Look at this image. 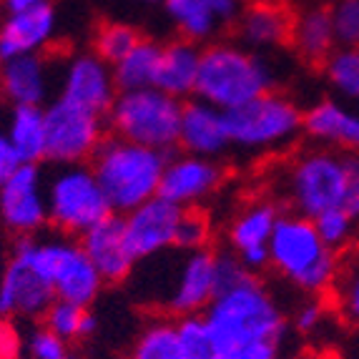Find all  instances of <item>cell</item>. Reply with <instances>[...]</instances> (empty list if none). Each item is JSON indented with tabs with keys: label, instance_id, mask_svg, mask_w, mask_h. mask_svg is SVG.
<instances>
[{
	"label": "cell",
	"instance_id": "12",
	"mask_svg": "<svg viewBox=\"0 0 359 359\" xmlns=\"http://www.w3.org/2000/svg\"><path fill=\"white\" fill-rule=\"evenodd\" d=\"M0 219L15 236H36L48 226L46 181L38 163H20L0 184Z\"/></svg>",
	"mask_w": 359,
	"mask_h": 359
},
{
	"label": "cell",
	"instance_id": "17",
	"mask_svg": "<svg viewBox=\"0 0 359 359\" xmlns=\"http://www.w3.org/2000/svg\"><path fill=\"white\" fill-rule=\"evenodd\" d=\"M78 244L101 274L103 284L126 282L136 266V257L128 249L121 214H111L96 226H90L88 231L78 236Z\"/></svg>",
	"mask_w": 359,
	"mask_h": 359
},
{
	"label": "cell",
	"instance_id": "36",
	"mask_svg": "<svg viewBox=\"0 0 359 359\" xmlns=\"http://www.w3.org/2000/svg\"><path fill=\"white\" fill-rule=\"evenodd\" d=\"M211 236V222L198 206L181 211L179 226H176V241L174 249L181 252H196V249H206Z\"/></svg>",
	"mask_w": 359,
	"mask_h": 359
},
{
	"label": "cell",
	"instance_id": "26",
	"mask_svg": "<svg viewBox=\"0 0 359 359\" xmlns=\"http://www.w3.org/2000/svg\"><path fill=\"white\" fill-rule=\"evenodd\" d=\"M289 46L297 50L302 60L311 66H324L337 50L332 13L327 8H309V11L294 15L292 30H289Z\"/></svg>",
	"mask_w": 359,
	"mask_h": 359
},
{
	"label": "cell",
	"instance_id": "3",
	"mask_svg": "<svg viewBox=\"0 0 359 359\" xmlns=\"http://www.w3.org/2000/svg\"><path fill=\"white\" fill-rule=\"evenodd\" d=\"M269 90H274V71L259 53L229 41H214L201 48L194 90L198 101L211 103L226 114Z\"/></svg>",
	"mask_w": 359,
	"mask_h": 359
},
{
	"label": "cell",
	"instance_id": "9",
	"mask_svg": "<svg viewBox=\"0 0 359 359\" xmlns=\"http://www.w3.org/2000/svg\"><path fill=\"white\" fill-rule=\"evenodd\" d=\"M33 259L53 287L55 299L88 309L98 299L103 279L73 236L58 233L50 239L33 236Z\"/></svg>",
	"mask_w": 359,
	"mask_h": 359
},
{
	"label": "cell",
	"instance_id": "31",
	"mask_svg": "<svg viewBox=\"0 0 359 359\" xmlns=\"http://www.w3.org/2000/svg\"><path fill=\"white\" fill-rule=\"evenodd\" d=\"M43 324L66 341L86 339V337L93 334L98 327L96 317L90 314V309L71 304V302H60V299H55L53 304L48 306V311L43 314Z\"/></svg>",
	"mask_w": 359,
	"mask_h": 359
},
{
	"label": "cell",
	"instance_id": "38",
	"mask_svg": "<svg viewBox=\"0 0 359 359\" xmlns=\"http://www.w3.org/2000/svg\"><path fill=\"white\" fill-rule=\"evenodd\" d=\"M25 349H28L30 359H66L68 357V341L60 339L55 332H50L46 324L30 330L28 339H25Z\"/></svg>",
	"mask_w": 359,
	"mask_h": 359
},
{
	"label": "cell",
	"instance_id": "34",
	"mask_svg": "<svg viewBox=\"0 0 359 359\" xmlns=\"http://www.w3.org/2000/svg\"><path fill=\"white\" fill-rule=\"evenodd\" d=\"M314 222V229H317L319 239L330 246L332 252H341L347 249L349 244L357 241V231H359V222H354L352 216L347 214L344 209H332L319 214Z\"/></svg>",
	"mask_w": 359,
	"mask_h": 359
},
{
	"label": "cell",
	"instance_id": "10",
	"mask_svg": "<svg viewBox=\"0 0 359 359\" xmlns=\"http://www.w3.org/2000/svg\"><path fill=\"white\" fill-rule=\"evenodd\" d=\"M53 302V287L33 259V236H18L0 274V317L43 319Z\"/></svg>",
	"mask_w": 359,
	"mask_h": 359
},
{
	"label": "cell",
	"instance_id": "30",
	"mask_svg": "<svg viewBox=\"0 0 359 359\" xmlns=\"http://www.w3.org/2000/svg\"><path fill=\"white\" fill-rule=\"evenodd\" d=\"M131 359H184L176 322L156 319V322L146 324L133 341Z\"/></svg>",
	"mask_w": 359,
	"mask_h": 359
},
{
	"label": "cell",
	"instance_id": "14",
	"mask_svg": "<svg viewBox=\"0 0 359 359\" xmlns=\"http://www.w3.org/2000/svg\"><path fill=\"white\" fill-rule=\"evenodd\" d=\"M181 211H184L181 206L171 204L161 196H154L128 214H121L128 249L136 257V262L174 249Z\"/></svg>",
	"mask_w": 359,
	"mask_h": 359
},
{
	"label": "cell",
	"instance_id": "22",
	"mask_svg": "<svg viewBox=\"0 0 359 359\" xmlns=\"http://www.w3.org/2000/svg\"><path fill=\"white\" fill-rule=\"evenodd\" d=\"M294 15L276 0H254L249 6H241V13L233 30L239 38V46L262 53V50L279 48L289 43Z\"/></svg>",
	"mask_w": 359,
	"mask_h": 359
},
{
	"label": "cell",
	"instance_id": "6",
	"mask_svg": "<svg viewBox=\"0 0 359 359\" xmlns=\"http://www.w3.org/2000/svg\"><path fill=\"white\" fill-rule=\"evenodd\" d=\"M284 194L289 209L306 219L341 209L347 198V151L330 146L302 151L287 168Z\"/></svg>",
	"mask_w": 359,
	"mask_h": 359
},
{
	"label": "cell",
	"instance_id": "40",
	"mask_svg": "<svg viewBox=\"0 0 359 359\" xmlns=\"http://www.w3.org/2000/svg\"><path fill=\"white\" fill-rule=\"evenodd\" d=\"M341 209L352 216L354 222H359V154H349L347 151V198Z\"/></svg>",
	"mask_w": 359,
	"mask_h": 359
},
{
	"label": "cell",
	"instance_id": "23",
	"mask_svg": "<svg viewBox=\"0 0 359 359\" xmlns=\"http://www.w3.org/2000/svg\"><path fill=\"white\" fill-rule=\"evenodd\" d=\"M0 93L13 106H43L50 93V66L43 53L0 63Z\"/></svg>",
	"mask_w": 359,
	"mask_h": 359
},
{
	"label": "cell",
	"instance_id": "44",
	"mask_svg": "<svg viewBox=\"0 0 359 359\" xmlns=\"http://www.w3.org/2000/svg\"><path fill=\"white\" fill-rule=\"evenodd\" d=\"M144 3H158V0H144Z\"/></svg>",
	"mask_w": 359,
	"mask_h": 359
},
{
	"label": "cell",
	"instance_id": "32",
	"mask_svg": "<svg viewBox=\"0 0 359 359\" xmlns=\"http://www.w3.org/2000/svg\"><path fill=\"white\" fill-rule=\"evenodd\" d=\"M141 38L144 36L128 23H101L93 36V53L108 66H114L136 48Z\"/></svg>",
	"mask_w": 359,
	"mask_h": 359
},
{
	"label": "cell",
	"instance_id": "5",
	"mask_svg": "<svg viewBox=\"0 0 359 359\" xmlns=\"http://www.w3.org/2000/svg\"><path fill=\"white\" fill-rule=\"evenodd\" d=\"M181 111L184 101L158 88L123 90L106 114V123L111 136L171 154L179 146Z\"/></svg>",
	"mask_w": 359,
	"mask_h": 359
},
{
	"label": "cell",
	"instance_id": "25",
	"mask_svg": "<svg viewBox=\"0 0 359 359\" xmlns=\"http://www.w3.org/2000/svg\"><path fill=\"white\" fill-rule=\"evenodd\" d=\"M198 66H201V46L184 41V38L166 43L161 46V60H158L154 88L163 90L179 101H186L196 90Z\"/></svg>",
	"mask_w": 359,
	"mask_h": 359
},
{
	"label": "cell",
	"instance_id": "15",
	"mask_svg": "<svg viewBox=\"0 0 359 359\" xmlns=\"http://www.w3.org/2000/svg\"><path fill=\"white\" fill-rule=\"evenodd\" d=\"M222 184L224 168L216 158L191 154L168 156L161 184H158V196L181 209H191L209 198Z\"/></svg>",
	"mask_w": 359,
	"mask_h": 359
},
{
	"label": "cell",
	"instance_id": "37",
	"mask_svg": "<svg viewBox=\"0 0 359 359\" xmlns=\"http://www.w3.org/2000/svg\"><path fill=\"white\" fill-rule=\"evenodd\" d=\"M330 13L332 25H334L337 48L359 46V0H339Z\"/></svg>",
	"mask_w": 359,
	"mask_h": 359
},
{
	"label": "cell",
	"instance_id": "19",
	"mask_svg": "<svg viewBox=\"0 0 359 359\" xmlns=\"http://www.w3.org/2000/svg\"><path fill=\"white\" fill-rule=\"evenodd\" d=\"M166 11L179 36L201 46L226 28H233L241 13V0H166Z\"/></svg>",
	"mask_w": 359,
	"mask_h": 359
},
{
	"label": "cell",
	"instance_id": "29",
	"mask_svg": "<svg viewBox=\"0 0 359 359\" xmlns=\"http://www.w3.org/2000/svg\"><path fill=\"white\" fill-rule=\"evenodd\" d=\"M158 60H161V43L141 38L131 53L123 55L118 63L111 66L118 93H123V90L154 88L156 73H158Z\"/></svg>",
	"mask_w": 359,
	"mask_h": 359
},
{
	"label": "cell",
	"instance_id": "18",
	"mask_svg": "<svg viewBox=\"0 0 359 359\" xmlns=\"http://www.w3.org/2000/svg\"><path fill=\"white\" fill-rule=\"evenodd\" d=\"M216 294V254L211 249L184 252V262L174 279L171 294L166 297V309L179 317L204 314Z\"/></svg>",
	"mask_w": 359,
	"mask_h": 359
},
{
	"label": "cell",
	"instance_id": "13",
	"mask_svg": "<svg viewBox=\"0 0 359 359\" xmlns=\"http://www.w3.org/2000/svg\"><path fill=\"white\" fill-rule=\"evenodd\" d=\"M116 96H118V88H116L114 71L93 50L73 55L66 63L63 76H60L58 98L106 118Z\"/></svg>",
	"mask_w": 359,
	"mask_h": 359
},
{
	"label": "cell",
	"instance_id": "11",
	"mask_svg": "<svg viewBox=\"0 0 359 359\" xmlns=\"http://www.w3.org/2000/svg\"><path fill=\"white\" fill-rule=\"evenodd\" d=\"M103 138L106 128L101 116L63 98L46 108V158L55 166L88 163Z\"/></svg>",
	"mask_w": 359,
	"mask_h": 359
},
{
	"label": "cell",
	"instance_id": "45",
	"mask_svg": "<svg viewBox=\"0 0 359 359\" xmlns=\"http://www.w3.org/2000/svg\"><path fill=\"white\" fill-rule=\"evenodd\" d=\"M66 359H78V357H71V354H68V357Z\"/></svg>",
	"mask_w": 359,
	"mask_h": 359
},
{
	"label": "cell",
	"instance_id": "1",
	"mask_svg": "<svg viewBox=\"0 0 359 359\" xmlns=\"http://www.w3.org/2000/svg\"><path fill=\"white\" fill-rule=\"evenodd\" d=\"M201 317L219 359H279L287 322L257 274L216 289Z\"/></svg>",
	"mask_w": 359,
	"mask_h": 359
},
{
	"label": "cell",
	"instance_id": "28",
	"mask_svg": "<svg viewBox=\"0 0 359 359\" xmlns=\"http://www.w3.org/2000/svg\"><path fill=\"white\" fill-rule=\"evenodd\" d=\"M6 136L20 163H41L46 158V108L13 106Z\"/></svg>",
	"mask_w": 359,
	"mask_h": 359
},
{
	"label": "cell",
	"instance_id": "7",
	"mask_svg": "<svg viewBox=\"0 0 359 359\" xmlns=\"http://www.w3.org/2000/svg\"><path fill=\"white\" fill-rule=\"evenodd\" d=\"M46 206L50 226L76 239L114 214L90 163H68L55 168L46 181Z\"/></svg>",
	"mask_w": 359,
	"mask_h": 359
},
{
	"label": "cell",
	"instance_id": "42",
	"mask_svg": "<svg viewBox=\"0 0 359 359\" xmlns=\"http://www.w3.org/2000/svg\"><path fill=\"white\" fill-rule=\"evenodd\" d=\"M18 166H20L18 156H15V151H13L8 136L0 131V184H3V181H6Z\"/></svg>",
	"mask_w": 359,
	"mask_h": 359
},
{
	"label": "cell",
	"instance_id": "2",
	"mask_svg": "<svg viewBox=\"0 0 359 359\" xmlns=\"http://www.w3.org/2000/svg\"><path fill=\"white\" fill-rule=\"evenodd\" d=\"M168 156L171 154L146 149L118 136H106L88 163L106 194L111 211L128 214L144 201L158 196Z\"/></svg>",
	"mask_w": 359,
	"mask_h": 359
},
{
	"label": "cell",
	"instance_id": "27",
	"mask_svg": "<svg viewBox=\"0 0 359 359\" xmlns=\"http://www.w3.org/2000/svg\"><path fill=\"white\" fill-rule=\"evenodd\" d=\"M324 302L347 327L359 330V239L337 252L334 271L330 287L324 292Z\"/></svg>",
	"mask_w": 359,
	"mask_h": 359
},
{
	"label": "cell",
	"instance_id": "8",
	"mask_svg": "<svg viewBox=\"0 0 359 359\" xmlns=\"http://www.w3.org/2000/svg\"><path fill=\"white\" fill-rule=\"evenodd\" d=\"M304 114L289 96L269 90L246 101L244 106L226 111L229 141L236 149L264 151L289 144L302 131Z\"/></svg>",
	"mask_w": 359,
	"mask_h": 359
},
{
	"label": "cell",
	"instance_id": "21",
	"mask_svg": "<svg viewBox=\"0 0 359 359\" xmlns=\"http://www.w3.org/2000/svg\"><path fill=\"white\" fill-rule=\"evenodd\" d=\"M55 25L58 20L50 3L30 11L8 13V18L0 23V63L20 55L43 53L53 43Z\"/></svg>",
	"mask_w": 359,
	"mask_h": 359
},
{
	"label": "cell",
	"instance_id": "16",
	"mask_svg": "<svg viewBox=\"0 0 359 359\" xmlns=\"http://www.w3.org/2000/svg\"><path fill=\"white\" fill-rule=\"evenodd\" d=\"M282 209L274 201H254L233 216L229 226L231 254L252 274L269 269V239Z\"/></svg>",
	"mask_w": 359,
	"mask_h": 359
},
{
	"label": "cell",
	"instance_id": "35",
	"mask_svg": "<svg viewBox=\"0 0 359 359\" xmlns=\"http://www.w3.org/2000/svg\"><path fill=\"white\" fill-rule=\"evenodd\" d=\"M176 332H179L181 352L184 359H219L216 357L214 341L206 330V322L201 314L176 319Z\"/></svg>",
	"mask_w": 359,
	"mask_h": 359
},
{
	"label": "cell",
	"instance_id": "24",
	"mask_svg": "<svg viewBox=\"0 0 359 359\" xmlns=\"http://www.w3.org/2000/svg\"><path fill=\"white\" fill-rule=\"evenodd\" d=\"M302 131L317 146L359 154V114L334 101H319L306 108Z\"/></svg>",
	"mask_w": 359,
	"mask_h": 359
},
{
	"label": "cell",
	"instance_id": "4",
	"mask_svg": "<svg viewBox=\"0 0 359 359\" xmlns=\"http://www.w3.org/2000/svg\"><path fill=\"white\" fill-rule=\"evenodd\" d=\"M337 254L319 239L314 222L282 211L269 239V269L309 297H324Z\"/></svg>",
	"mask_w": 359,
	"mask_h": 359
},
{
	"label": "cell",
	"instance_id": "39",
	"mask_svg": "<svg viewBox=\"0 0 359 359\" xmlns=\"http://www.w3.org/2000/svg\"><path fill=\"white\" fill-rule=\"evenodd\" d=\"M324 314H327V302L319 299V297H311L304 304L297 309L294 314V327L302 332V334H311L317 332L324 322Z\"/></svg>",
	"mask_w": 359,
	"mask_h": 359
},
{
	"label": "cell",
	"instance_id": "41",
	"mask_svg": "<svg viewBox=\"0 0 359 359\" xmlns=\"http://www.w3.org/2000/svg\"><path fill=\"white\" fill-rule=\"evenodd\" d=\"M23 341L11 319L0 317V359H20Z\"/></svg>",
	"mask_w": 359,
	"mask_h": 359
},
{
	"label": "cell",
	"instance_id": "20",
	"mask_svg": "<svg viewBox=\"0 0 359 359\" xmlns=\"http://www.w3.org/2000/svg\"><path fill=\"white\" fill-rule=\"evenodd\" d=\"M179 149L184 154L219 158L231 149L226 128V114L206 101H184L179 126Z\"/></svg>",
	"mask_w": 359,
	"mask_h": 359
},
{
	"label": "cell",
	"instance_id": "33",
	"mask_svg": "<svg viewBox=\"0 0 359 359\" xmlns=\"http://www.w3.org/2000/svg\"><path fill=\"white\" fill-rule=\"evenodd\" d=\"M324 73L339 96L359 101V46L337 48L324 63Z\"/></svg>",
	"mask_w": 359,
	"mask_h": 359
},
{
	"label": "cell",
	"instance_id": "43",
	"mask_svg": "<svg viewBox=\"0 0 359 359\" xmlns=\"http://www.w3.org/2000/svg\"><path fill=\"white\" fill-rule=\"evenodd\" d=\"M6 6L8 13H20V11H30V8L46 6L48 0H0Z\"/></svg>",
	"mask_w": 359,
	"mask_h": 359
}]
</instances>
